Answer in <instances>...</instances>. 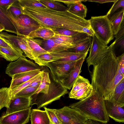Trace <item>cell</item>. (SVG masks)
I'll list each match as a JSON object with an SVG mask.
<instances>
[{
    "label": "cell",
    "instance_id": "cell-1",
    "mask_svg": "<svg viewBox=\"0 0 124 124\" xmlns=\"http://www.w3.org/2000/svg\"><path fill=\"white\" fill-rule=\"evenodd\" d=\"M21 7L22 14L28 16L41 27L84 32L92 37L94 35L89 20L78 17L67 10L59 11L47 7Z\"/></svg>",
    "mask_w": 124,
    "mask_h": 124
},
{
    "label": "cell",
    "instance_id": "cell-21",
    "mask_svg": "<svg viewBox=\"0 0 124 124\" xmlns=\"http://www.w3.org/2000/svg\"><path fill=\"white\" fill-rule=\"evenodd\" d=\"M54 34V32L51 29L41 27L31 31L25 37L30 38H39L43 40H46L53 38Z\"/></svg>",
    "mask_w": 124,
    "mask_h": 124
},
{
    "label": "cell",
    "instance_id": "cell-23",
    "mask_svg": "<svg viewBox=\"0 0 124 124\" xmlns=\"http://www.w3.org/2000/svg\"><path fill=\"white\" fill-rule=\"evenodd\" d=\"M86 1L81 0L80 1L70 5L67 7V10L76 15L83 18H85L86 16L87 9L85 5L82 2Z\"/></svg>",
    "mask_w": 124,
    "mask_h": 124
},
{
    "label": "cell",
    "instance_id": "cell-38",
    "mask_svg": "<svg viewBox=\"0 0 124 124\" xmlns=\"http://www.w3.org/2000/svg\"><path fill=\"white\" fill-rule=\"evenodd\" d=\"M0 46L12 49L23 54V52L21 49L15 46L7 39L0 35Z\"/></svg>",
    "mask_w": 124,
    "mask_h": 124
},
{
    "label": "cell",
    "instance_id": "cell-14",
    "mask_svg": "<svg viewBox=\"0 0 124 124\" xmlns=\"http://www.w3.org/2000/svg\"><path fill=\"white\" fill-rule=\"evenodd\" d=\"M30 97H14L11 98L8 107L3 114H7L27 109L30 107Z\"/></svg>",
    "mask_w": 124,
    "mask_h": 124
},
{
    "label": "cell",
    "instance_id": "cell-45",
    "mask_svg": "<svg viewBox=\"0 0 124 124\" xmlns=\"http://www.w3.org/2000/svg\"><path fill=\"white\" fill-rule=\"evenodd\" d=\"M43 74L39 78L31 83L29 85L26 87H39L41 83Z\"/></svg>",
    "mask_w": 124,
    "mask_h": 124
},
{
    "label": "cell",
    "instance_id": "cell-30",
    "mask_svg": "<svg viewBox=\"0 0 124 124\" xmlns=\"http://www.w3.org/2000/svg\"><path fill=\"white\" fill-rule=\"evenodd\" d=\"M91 84L88 80L79 75L75 82L69 96L74 94L79 90Z\"/></svg>",
    "mask_w": 124,
    "mask_h": 124
},
{
    "label": "cell",
    "instance_id": "cell-32",
    "mask_svg": "<svg viewBox=\"0 0 124 124\" xmlns=\"http://www.w3.org/2000/svg\"><path fill=\"white\" fill-rule=\"evenodd\" d=\"M112 98L118 102L124 104V78L116 86Z\"/></svg>",
    "mask_w": 124,
    "mask_h": 124
},
{
    "label": "cell",
    "instance_id": "cell-40",
    "mask_svg": "<svg viewBox=\"0 0 124 124\" xmlns=\"http://www.w3.org/2000/svg\"><path fill=\"white\" fill-rule=\"evenodd\" d=\"M21 6L40 7L46 8V6L40 2L39 0H18Z\"/></svg>",
    "mask_w": 124,
    "mask_h": 124
},
{
    "label": "cell",
    "instance_id": "cell-48",
    "mask_svg": "<svg viewBox=\"0 0 124 124\" xmlns=\"http://www.w3.org/2000/svg\"><path fill=\"white\" fill-rule=\"evenodd\" d=\"M87 124H103V123L96 120L89 119Z\"/></svg>",
    "mask_w": 124,
    "mask_h": 124
},
{
    "label": "cell",
    "instance_id": "cell-11",
    "mask_svg": "<svg viewBox=\"0 0 124 124\" xmlns=\"http://www.w3.org/2000/svg\"><path fill=\"white\" fill-rule=\"evenodd\" d=\"M31 108L30 107L21 111L3 114L0 117V124H26L29 121Z\"/></svg>",
    "mask_w": 124,
    "mask_h": 124
},
{
    "label": "cell",
    "instance_id": "cell-34",
    "mask_svg": "<svg viewBox=\"0 0 124 124\" xmlns=\"http://www.w3.org/2000/svg\"><path fill=\"white\" fill-rule=\"evenodd\" d=\"M10 100L9 87H3L0 89V110L2 108L8 107Z\"/></svg>",
    "mask_w": 124,
    "mask_h": 124
},
{
    "label": "cell",
    "instance_id": "cell-18",
    "mask_svg": "<svg viewBox=\"0 0 124 124\" xmlns=\"http://www.w3.org/2000/svg\"><path fill=\"white\" fill-rule=\"evenodd\" d=\"M115 41L109 46L115 54L116 51L124 53V20L122 23L120 27L116 34L114 36Z\"/></svg>",
    "mask_w": 124,
    "mask_h": 124
},
{
    "label": "cell",
    "instance_id": "cell-49",
    "mask_svg": "<svg viewBox=\"0 0 124 124\" xmlns=\"http://www.w3.org/2000/svg\"><path fill=\"white\" fill-rule=\"evenodd\" d=\"M4 29V28L0 23V32H2Z\"/></svg>",
    "mask_w": 124,
    "mask_h": 124
},
{
    "label": "cell",
    "instance_id": "cell-29",
    "mask_svg": "<svg viewBox=\"0 0 124 124\" xmlns=\"http://www.w3.org/2000/svg\"><path fill=\"white\" fill-rule=\"evenodd\" d=\"M93 87L90 84L79 90L72 95L69 96V97L70 98L80 101L89 96L93 92Z\"/></svg>",
    "mask_w": 124,
    "mask_h": 124
},
{
    "label": "cell",
    "instance_id": "cell-5",
    "mask_svg": "<svg viewBox=\"0 0 124 124\" xmlns=\"http://www.w3.org/2000/svg\"><path fill=\"white\" fill-rule=\"evenodd\" d=\"M94 35L105 46L114 39L110 21L106 15L92 16L89 20Z\"/></svg>",
    "mask_w": 124,
    "mask_h": 124
},
{
    "label": "cell",
    "instance_id": "cell-22",
    "mask_svg": "<svg viewBox=\"0 0 124 124\" xmlns=\"http://www.w3.org/2000/svg\"><path fill=\"white\" fill-rule=\"evenodd\" d=\"M39 43L43 49L49 53L68 49L56 43L52 38L46 40L39 39Z\"/></svg>",
    "mask_w": 124,
    "mask_h": 124
},
{
    "label": "cell",
    "instance_id": "cell-17",
    "mask_svg": "<svg viewBox=\"0 0 124 124\" xmlns=\"http://www.w3.org/2000/svg\"><path fill=\"white\" fill-rule=\"evenodd\" d=\"M41 70H37L16 74L12 77L9 87L10 92L18 86L27 81L40 72Z\"/></svg>",
    "mask_w": 124,
    "mask_h": 124
},
{
    "label": "cell",
    "instance_id": "cell-9",
    "mask_svg": "<svg viewBox=\"0 0 124 124\" xmlns=\"http://www.w3.org/2000/svg\"><path fill=\"white\" fill-rule=\"evenodd\" d=\"M90 54L86 60L88 69L100 62L109 52L111 48L101 43L94 35L93 36Z\"/></svg>",
    "mask_w": 124,
    "mask_h": 124
},
{
    "label": "cell",
    "instance_id": "cell-47",
    "mask_svg": "<svg viewBox=\"0 0 124 124\" xmlns=\"http://www.w3.org/2000/svg\"><path fill=\"white\" fill-rule=\"evenodd\" d=\"M116 0H86V1H91L93 2H97L100 3H104L113 2H114Z\"/></svg>",
    "mask_w": 124,
    "mask_h": 124
},
{
    "label": "cell",
    "instance_id": "cell-39",
    "mask_svg": "<svg viewBox=\"0 0 124 124\" xmlns=\"http://www.w3.org/2000/svg\"><path fill=\"white\" fill-rule=\"evenodd\" d=\"M120 8H124V0H116L106 15L109 18Z\"/></svg>",
    "mask_w": 124,
    "mask_h": 124
},
{
    "label": "cell",
    "instance_id": "cell-42",
    "mask_svg": "<svg viewBox=\"0 0 124 124\" xmlns=\"http://www.w3.org/2000/svg\"><path fill=\"white\" fill-rule=\"evenodd\" d=\"M44 108L47 114L51 124H61L52 109L47 108L46 107H44Z\"/></svg>",
    "mask_w": 124,
    "mask_h": 124
},
{
    "label": "cell",
    "instance_id": "cell-24",
    "mask_svg": "<svg viewBox=\"0 0 124 124\" xmlns=\"http://www.w3.org/2000/svg\"><path fill=\"white\" fill-rule=\"evenodd\" d=\"M23 55V54L12 49L0 46V57L8 61H15Z\"/></svg>",
    "mask_w": 124,
    "mask_h": 124
},
{
    "label": "cell",
    "instance_id": "cell-50",
    "mask_svg": "<svg viewBox=\"0 0 124 124\" xmlns=\"http://www.w3.org/2000/svg\"></svg>",
    "mask_w": 124,
    "mask_h": 124
},
{
    "label": "cell",
    "instance_id": "cell-25",
    "mask_svg": "<svg viewBox=\"0 0 124 124\" xmlns=\"http://www.w3.org/2000/svg\"><path fill=\"white\" fill-rule=\"evenodd\" d=\"M44 70L41 83L38 89L33 95L38 94H46L48 92L51 83L49 71Z\"/></svg>",
    "mask_w": 124,
    "mask_h": 124
},
{
    "label": "cell",
    "instance_id": "cell-3",
    "mask_svg": "<svg viewBox=\"0 0 124 124\" xmlns=\"http://www.w3.org/2000/svg\"><path fill=\"white\" fill-rule=\"evenodd\" d=\"M69 107L76 109L89 119L104 124L109 121L104 100L97 91L93 90L92 93L87 98L71 104Z\"/></svg>",
    "mask_w": 124,
    "mask_h": 124
},
{
    "label": "cell",
    "instance_id": "cell-2",
    "mask_svg": "<svg viewBox=\"0 0 124 124\" xmlns=\"http://www.w3.org/2000/svg\"><path fill=\"white\" fill-rule=\"evenodd\" d=\"M116 55L111 50L96 64L91 73V85L94 90L101 94L103 100L113 98L117 85L124 78L118 73V63Z\"/></svg>",
    "mask_w": 124,
    "mask_h": 124
},
{
    "label": "cell",
    "instance_id": "cell-46",
    "mask_svg": "<svg viewBox=\"0 0 124 124\" xmlns=\"http://www.w3.org/2000/svg\"><path fill=\"white\" fill-rule=\"evenodd\" d=\"M55 1L61 3H63L66 5L67 7L70 5L74 3L79 2L81 0H54Z\"/></svg>",
    "mask_w": 124,
    "mask_h": 124
},
{
    "label": "cell",
    "instance_id": "cell-13",
    "mask_svg": "<svg viewBox=\"0 0 124 124\" xmlns=\"http://www.w3.org/2000/svg\"><path fill=\"white\" fill-rule=\"evenodd\" d=\"M53 57L56 63H65L77 61L83 58H86L87 53H73L67 50L50 53Z\"/></svg>",
    "mask_w": 124,
    "mask_h": 124
},
{
    "label": "cell",
    "instance_id": "cell-41",
    "mask_svg": "<svg viewBox=\"0 0 124 124\" xmlns=\"http://www.w3.org/2000/svg\"><path fill=\"white\" fill-rule=\"evenodd\" d=\"M55 34L67 36H73L79 32L63 29H51Z\"/></svg>",
    "mask_w": 124,
    "mask_h": 124
},
{
    "label": "cell",
    "instance_id": "cell-26",
    "mask_svg": "<svg viewBox=\"0 0 124 124\" xmlns=\"http://www.w3.org/2000/svg\"><path fill=\"white\" fill-rule=\"evenodd\" d=\"M92 40V39L91 37L74 47L68 49L67 50L78 53H88L91 45Z\"/></svg>",
    "mask_w": 124,
    "mask_h": 124
},
{
    "label": "cell",
    "instance_id": "cell-35",
    "mask_svg": "<svg viewBox=\"0 0 124 124\" xmlns=\"http://www.w3.org/2000/svg\"><path fill=\"white\" fill-rule=\"evenodd\" d=\"M44 70H41L39 74L31 78L27 81L18 86L10 92V99L15 94L23 89L26 88L31 83L39 78L43 73Z\"/></svg>",
    "mask_w": 124,
    "mask_h": 124
},
{
    "label": "cell",
    "instance_id": "cell-37",
    "mask_svg": "<svg viewBox=\"0 0 124 124\" xmlns=\"http://www.w3.org/2000/svg\"><path fill=\"white\" fill-rule=\"evenodd\" d=\"M38 87H29L25 88L18 92L13 97L20 96L27 98L30 97L34 94Z\"/></svg>",
    "mask_w": 124,
    "mask_h": 124
},
{
    "label": "cell",
    "instance_id": "cell-10",
    "mask_svg": "<svg viewBox=\"0 0 124 124\" xmlns=\"http://www.w3.org/2000/svg\"><path fill=\"white\" fill-rule=\"evenodd\" d=\"M77 61L61 63L51 62L45 64L44 66L49 68L55 80L61 82L68 76L75 67Z\"/></svg>",
    "mask_w": 124,
    "mask_h": 124
},
{
    "label": "cell",
    "instance_id": "cell-16",
    "mask_svg": "<svg viewBox=\"0 0 124 124\" xmlns=\"http://www.w3.org/2000/svg\"><path fill=\"white\" fill-rule=\"evenodd\" d=\"M85 58H83L78 60L75 67L68 76L61 82L63 86L67 89L70 90L72 87L81 72L82 66Z\"/></svg>",
    "mask_w": 124,
    "mask_h": 124
},
{
    "label": "cell",
    "instance_id": "cell-31",
    "mask_svg": "<svg viewBox=\"0 0 124 124\" xmlns=\"http://www.w3.org/2000/svg\"><path fill=\"white\" fill-rule=\"evenodd\" d=\"M0 8L5 10L14 18L22 14L21 7L18 0L7 7Z\"/></svg>",
    "mask_w": 124,
    "mask_h": 124
},
{
    "label": "cell",
    "instance_id": "cell-4",
    "mask_svg": "<svg viewBox=\"0 0 124 124\" xmlns=\"http://www.w3.org/2000/svg\"><path fill=\"white\" fill-rule=\"evenodd\" d=\"M49 71L51 83L47 93L46 94L33 95L30 97V106L36 104L38 109L46 107L53 102L60 99L69 93L61 82L54 79L50 71Z\"/></svg>",
    "mask_w": 124,
    "mask_h": 124
},
{
    "label": "cell",
    "instance_id": "cell-44",
    "mask_svg": "<svg viewBox=\"0 0 124 124\" xmlns=\"http://www.w3.org/2000/svg\"><path fill=\"white\" fill-rule=\"evenodd\" d=\"M17 0H0V7L6 8Z\"/></svg>",
    "mask_w": 124,
    "mask_h": 124
},
{
    "label": "cell",
    "instance_id": "cell-15",
    "mask_svg": "<svg viewBox=\"0 0 124 124\" xmlns=\"http://www.w3.org/2000/svg\"><path fill=\"white\" fill-rule=\"evenodd\" d=\"M9 40L24 53L25 57H28L34 61L35 60V59L33 56L32 50L25 37L12 35L10 36Z\"/></svg>",
    "mask_w": 124,
    "mask_h": 124
},
{
    "label": "cell",
    "instance_id": "cell-19",
    "mask_svg": "<svg viewBox=\"0 0 124 124\" xmlns=\"http://www.w3.org/2000/svg\"><path fill=\"white\" fill-rule=\"evenodd\" d=\"M31 124H51L46 111L37 109H33L31 111Z\"/></svg>",
    "mask_w": 124,
    "mask_h": 124
},
{
    "label": "cell",
    "instance_id": "cell-33",
    "mask_svg": "<svg viewBox=\"0 0 124 124\" xmlns=\"http://www.w3.org/2000/svg\"><path fill=\"white\" fill-rule=\"evenodd\" d=\"M40 2L49 8L55 10L64 11L67 10L68 8L61 2L54 0H40Z\"/></svg>",
    "mask_w": 124,
    "mask_h": 124
},
{
    "label": "cell",
    "instance_id": "cell-12",
    "mask_svg": "<svg viewBox=\"0 0 124 124\" xmlns=\"http://www.w3.org/2000/svg\"><path fill=\"white\" fill-rule=\"evenodd\" d=\"M106 112L109 117L116 122H124V104L118 102L113 98L104 100Z\"/></svg>",
    "mask_w": 124,
    "mask_h": 124
},
{
    "label": "cell",
    "instance_id": "cell-27",
    "mask_svg": "<svg viewBox=\"0 0 124 124\" xmlns=\"http://www.w3.org/2000/svg\"><path fill=\"white\" fill-rule=\"evenodd\" d=\"M26 38L35 59L39 56L41 54L49 53L40 46L39 43V39H35L34 38Z\"/></svg>",
    "mask_w": 124,
    "mask_h": 124
},
{
    "label": "cell",
    "instance_id": "cell-28",
    "mask_svg": "<svg viewBox=\"0 0 124 124\" xmlns=\"http://www.w3.org/2000/svg\"><path fill=\"white\" fill-rule=\"evenodd\" d=\"M0 23L4 28V31L17 34L16 30L9 18L0 9Z\"/></svg>",
    "mask_w": 124,
    "mask_h": 124
},
{
    "label": "cell",
    "instance_id": "cell-6",
    "mask_svg": "<svg viewBox=\"0 0 124 124\" xmlns=\"http://www.w3.org/2000/svg\"><path fill=\"white\" fill-rule=\"evenodd\" d=\"M0 9L14 25L17 31V36L25 37L31 31L41 27L37 22L26 15L22 14L14 18L4 9L0 7Z\"/></svg>",
    "mask_w": 124,
    "mask_h": 124
},
{
    "label": "cell",
    "instance_id": "cell-7",
    "mask_svg": "<svg viewBox=\"0 0 124 124\" xmlns=\"http://www.w3.org/2000/svg\"><path fill=\"white\" fill-rule=\"evenodd\" d=\"M52 109L61 124H87L89 118L74 108L65 106Z\"/></svg>",
    "mask_w": 124,
    "mask_h": 124
},
{
    "label": "cell",
    "instance_id": "cell-8",
    "mask_svg": "<svg viewBox=\"0 0 124 124\" xmlns=\"http://www.w3.org/2000/svg\"><path fill=\"white\" fill-rule=\"evenodd\" d=\"M37 70H41L40 66L27 59L23 55L16 61L10 62L8 65L5 73L12 78L16 74Z\"/></svg>",
    "mask_w": 124,
    "mask_h": 124
},
{
    "label": "cell",
    "instance_id": "cell-36",
    "mask_svg": "<svg viewBox=\"0 0 124 124\" xmlns=\"http://www.w3.org/2000/svg\"><path fill=\"white\" fill-rule=\"evenodd\" d=\"M54 61L53 57L50 53L44 54L39 56L34 61L35 63L39 66H44L46 63Z\"/></svg>",
    "mask_w": 124,
    "mask_h": 124
},
{
    "label": "cell",
    "instance_id": "cell-20",
    "mask_svg": "<svg viewBox=\"0 0 124 124\" xmlns=\"http://www.w3.org/2000/svg\"><path fill=\"white\" fill-rule=\"evenodd\" d=\"M124 8L116 12L109 18L114 36L119 31L123 21L124 20Z\"/></svg>",
    "mask_w": 124,
    "mask_h": 124
},
{
    "label": "cell",
    "instance_id": "cell-43",
    "mask_svg": "<svg viewBox=\"0 0 124 124\" xmlns=\"http://www.w3.org/2000/svg\"><path fill=\"white\" fill-rule=\"evenodd\" d=\"M118 63V73L124 75V53L116 57Z\"/></svg>",
    "mask_w": 124,
    "mask_h": 124
}]
</instances>
